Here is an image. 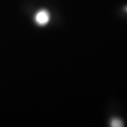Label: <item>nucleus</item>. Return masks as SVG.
I'll list each match as a JSON object with an SVG mask.
<instances>
[{
	"label": "nucleus",
	"instance_id": "7ed1b4c3",
	"mask_svg": "<svg viewBox=\"0 0 127 127\" xmlns=\"http://www.w3.org/2000/svg\"></svg>",
	"mask_w": 127,
	"mask_h": 127
},
{
	"label": "nucleus",
	"instance_id": "f03ea898",
	"mask_svg": "<svg viewBox=\"0 0 127 127\" xmlns=\"http://www.w3.org/2000/svg\"><path fill=\"white\" fill-rule=\"evenodd\" d=\"M111 127H124V123L119 118H114L111 121Z\"/></svg>",
	"mask_w": 127,
	"mask_h": 127
},
{
	"label": "nucleus",
	"instance_id": "f257e3e1",
	"mask_svg": "<svg viewBox=\"0 0 127 127\" xmlns=\"http://www.w3.org/2000/svg\"><path fill=\"white\" fill-rule=\"evenodd\" d=\"M34 20L35 23L40 26H44L49 23L50 15L49 12L45 9H41L36 12Z\"/></svg>",
	"mask_w": 127,
	"mask_h": 127
}]
</instances>
